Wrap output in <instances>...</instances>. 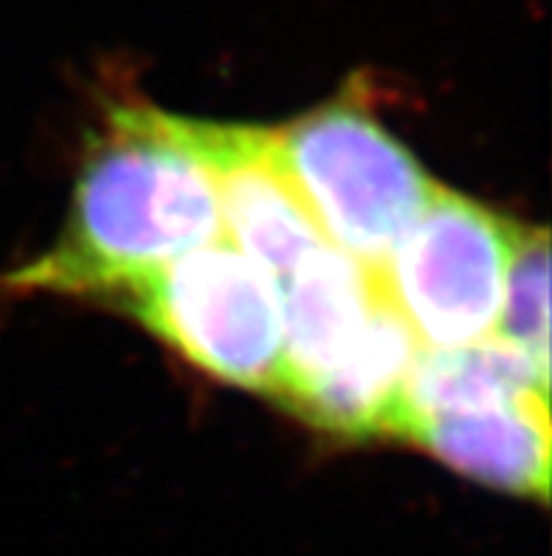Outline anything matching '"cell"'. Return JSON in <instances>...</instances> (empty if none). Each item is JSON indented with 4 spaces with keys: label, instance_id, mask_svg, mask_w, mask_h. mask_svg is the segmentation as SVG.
Returning <instances> with one entry per match:
<instances>
[{
    "label": "cell",
    "instance_id": "cell-6",
    "mask_svg": "<svg viewBox=\"0 0 552 556\" xmlns=\"http://www.w3.org/2000/svg\"><path fill=\"white\" fill-rule=\"evenodd\" d=\"M420 342L381 294L367 328L287 409L330 435L367 441L398 435L406 381Z\"/></svg>",
    "mask_w": 552,
    "mask_h": 556
},
{
    "label": "cell",
    "instance_id": "cell-1",
    "mask_svg": "<svg viewBox=\"0 0 552 556\" xmlns=\"http://www.w3.org/2000/svg\"><path fill=\"white\" fill-rule=\"evenodd\" d=\"M217 238L223 229L215 181L187 119L150 105H121L85 150L56 240L9 277V289L125 296Z\"/></svg>",
    "mask_w": 552,
    "mask_h": 556
},
{
    "label": "cell",
    "instance_id": "cell-7",
    "mask_svg": "<svg viewBox=\"0 0 552 556\" xmlns=\"http://www.w3.org/2000/svg\"><path fill=\"white\" fill-rule=\"evenodd\" d=\"M400 441L483 486L541 503L550 497V399L414 418Z\"/></svg>",
    "mask_w": 552,
    "mask_h": 556
},
{
    "label": "cell",
    "instance_id": "cell-10",
    "mask_svg": "<svg viewBox=\"0 0 552 556\" xmlns=\"http://www.w3.org/2000/svg\"><path fill=\"white\" fill-rule=\"evenodd\" d=\"M522 356L550 376V235L522 226L504 280L497 331Z\"/></svg>",
    "mask_w": 552,
    "mask_h": 556
},
{
    "label": "cell",
    "instance_id": "cell-5",
    "mask_svg": "<svg viewBox=\"0 0 552 556\" xmlns=\"http://www.w3.org/2000/svg\"><path fill=\"white\" fill-rule=\"evenodd\" d=\"M220 206V229L240 252L285 280L313 249L324 247L308 206L287 181L268 127L187 119Z\"/></svg>",
    "mask_w": 552,
    "mask_h": 556
},
{
    "label": "cell",
    "instance_id": "cell-2",
    "mask_svg": "<svg viewBox=\"0 0 552 556\" xmlns=\"http://www.w3.org/2000/svg\"><path fill=\"white\" fill-rule=\"evenodd\" d=\"M273 150L324 243L381 268L437 181L352 93L277 127Z\"/></svg>",
    "mask_w": 552,
    "mask_h": 556
},
{
    "label": "cell",
    "instance_id": "cell-8",
    "mask_svg": "<svg viewBox=\"0 0 552 556\" xmlns=\"http://www.w3.org/2000/svg\"><path fill=\"white\" fill-rule=\"evenodd\" d=\"M280 289L285 339L273 399L287 407L364 331L381 303V286L372 268L324 243L280 282Z\"/></svg>",
    "mask_w": 552,
    "mask_h": 556
},
{
    "label": "cell",
    "instance_id": "cell-3",
    "mask_svg": "<svg viewBox=\"0 0 552 556\" xmlns=\"http://www.w3.org/2000/svg\"><path fill=\"white\" fill-rule=\"evenodd\" d=\"M119 300L189 365L273 399L285 339L280 280L231 240L181 254Z\"/></svg>",
    "mask_w": 552,
    "mask_h": 556
},
{
    "label": "cell",
    "instance_id": "cell-4",
    "mask_svg": "<svg viewBox=\"0 0 552 556\" xmlns=\"http://www.w3.org/2000/svg\"><path fill=\"white\" fill-rule=\"evenodd\" d=\"M522 226L448 187L375 268L391 311L420 348H460L493 337Z\"/></svg>",
    "mask_w": 552,
    "mask_h": 556
},
{
    "label": "cell",
    "instance_id": "cell-9",
    "mask_svg": "<svg viewBox=\"0 0 552 556\" xmlns=\"http://www.w3.org/2000/svg\"><path fill=\"white\" fill-rule=\"evenodd\" d=\"M550 399V376L541 374L527 356L488 337L460 348H420L412 374L406 381L403 413L398 435L406 424L437 413L493 407V404Z\"/></svg>",
    "mask_w": 552,
    "mask_h": 556
}]
</instances>
